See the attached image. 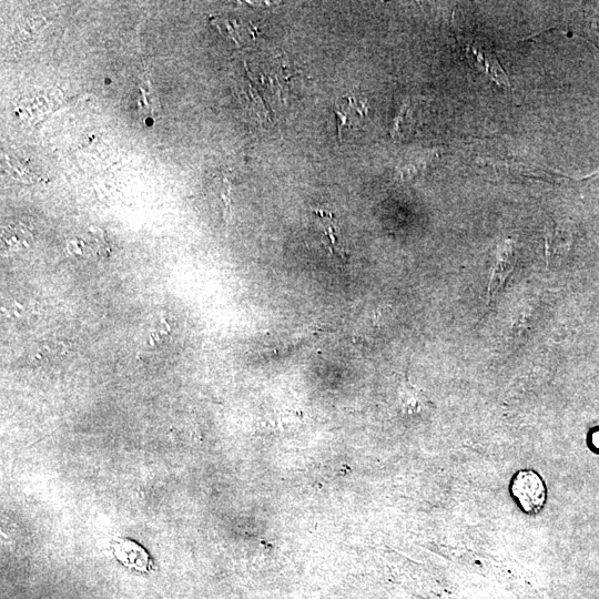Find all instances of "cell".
<instances>
[{"instance_id": "obj_1", "label": "cell", "mask_w": 599, "mask_h": 599, "mask_svg": "<svg viewBox=\"0 0 599 599\" xmlns=\"http://www.w3.org/2000/svg\"><path fill=\"white\" fill-rule=\"evenodd\" d=\"M510 491L521 509L528 514H537L546 502V485L534 470H519L511 480Z\"/></svg>"}, {"instance_id": "obj_2", "label": "cell", "mask_w": 599, "mask_h": 599, "mask_svg": "<svg viewBox=\"0 0 599 599\" xmlns=\"http://www.w3.org/2000/svg\"><path fill=\"white\" fill-rule=\"evenodd\" d=\"M62 92L50 89L48 91L28 94L18 102L16 111L23 121L35 123L48 116L62 102Z\"/></svg>"}, {"instance_id": "obj_3", "label": "cell", "mask_w": 599, "mask_h": 599, "mask_svg": "<svg viewBox=\"0 0 599 599\" xmlns=\"http://www.w3.org/2000/svg\"><path fill=\"white\" fill-rule=\"evenodd\" d=\"M466 54L496 83L502 87L510 85L507 73L501 68L496 54L488 48L470 43L466 47Z\"/></svg>"}, {"instance_id": "obj_4", "label": "cell", "mask_w": 599, "mask_h": 599, "mask_svg": "<svg viewBox=\"0 0 599 599\" xmlns=\"http://www.w3.org/2000/svg\"><path fill=\"white\" fill-rule=\"evenodd\" d=\"M515 266L514 243L506 240L499 251L491 270L490 282L488 285V298L491 300L504 286L507 277Z\"/></svg>"}, {"instance_id": "obj_5", "label": "cell", "mask_w": 599, "mask_h": 599, "mask_svg": "<svg viewBox=\"0 0 599 599\" xmlns=\"http://www.w3.org/2000/svg\"><path fill=\"white\" fill-rule=\"evenodd\" d=\"M436 158L434 152H424L400 163L396 170L399 180H409L422 173Z\"/></svg>"}, {"instance_id": "obj_6", "label": "cell", "mask_w": 599, "mask_h": 599, "mask_svg": "<svg viewBox=\"0 0 599 599\" xmlns=\"http://www.w3.org/2000/svg\"><path fill=\"white\" fill-rule=\"evenodd\" d=\"M140 95L138 99L139 111L143 116H154L160 113V104L155 90L148 78L139 84Z\"/></svg>"}, {"instance_id": "obj_7", "label": "cell", "mask_w": 599, "mask_h": 599, "mask_svg": "<svg viewBox=\"0 0 599 599\" xmlns=\"http://www.w3.org/2000/svg\"><path fill=\"white\" fill-rule=\"evenodd\" d=\"M31 232L22 224L12 223L2 229V243L11 250L21 248L31 240Z\"/></svg>"}, {"instance_id": "obj_8", "label": "cell", "mask_w": 599, "mask_h": 599, "mask_svg": "<svg viewBox=\"0 0 599 599\" xmlns=\"http://www.w3.org/2000/svg\"><path fill=\"white\" fill-rule=\"evenodd\" d=\"M314 214L317 216L322 229L328 240L329 247L334 254L339 256L341 258H345L346 253L344 250L339 246L337 242V237L335 234V220L332 213L316 210L314 211Z\"/></svg>"}, {"instance_id": "obj_9", "label": "cell", "mask_w": 599, "mask_h": 599, "mask_svg": "<svg viewBox=\"0 0 599 599\" xmlns=\"http://www.w3.org/2000/svg\"><path fill=\"white\" fill-rule=\"evenodd\" d=\"M10 174L22 182L32 183L39 180L34 173L27 169L22 163L14 159H10L8 155H3Z\"/></svg>"}, {"instance_id": "obj_10", "label": "cell", "mask_w": 599, "mask_h": 599, "mask_svg": "<svg viewBox=\"0 0 599 599\" xmlns=\"http://www.w3.org/2000/svg\"><path fill=\"white\" fill-rule=\"evenodd\" d=\"M334 111H335V114H336V118H337L338 136H341L342 130L346 125L351 124V118H353L355 112L361 113L362 110H361L359 106H356L355 102H351V100H349V103L342 104L338 108H336Z\"/></svg>"}, {"instance_id": "obj_11", "label": "cell", "mask_w": 599, "mask_h": 599, "mask_svg": "<svg viewBox=\"0 0 599 599\" xmlns=\"http://www.w3.org/2000/svg\"><path fill=\"white\" fill-rule=\"evenodd\" d=\"M215 24L219 28V30H221L222 33L232 38L236 43L238 42L240 37L237 33V30L236 28L232 27L231 21L226 19H217Z\"/></svg>"}]
</instances>
